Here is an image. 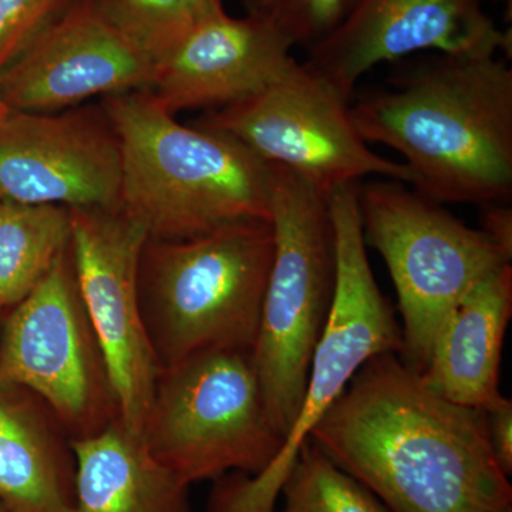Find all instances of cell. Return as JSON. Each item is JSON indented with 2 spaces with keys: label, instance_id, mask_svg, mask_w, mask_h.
Here are the masks:
<instances>
[{
  "label": "cell",
  "instance_id": "1",
  "mask_svg": "<svg viewBox=\"0 0 512 512\" xmlns=\"http://www.w3.org/2000/svg\"><path fill=\"white\" fill-rule=\"evenodd\" d=\"M309 439L389 511L512 507L483 410L431 392L397 353L367 360Z\"/></svg>",
  "mask_w": 512,
  "mask_h": 512
},
{
  "label": "cell",
  "instance_id": "2",
  "mask_svg": "<svg viewBox=\"0 0 512 512\" xmlns=\"http://www.w3.org/2000/svg\"><path fill=\"white\" fill-rule=\"evenodd\" d=\"M392 87L350 104L363 140L402 154L414 190L439 202L512 194V69L497 56L430 53Z\"/></svg>",
  "mask_w": 512,
  "mask_h": 512
},
{
  "label": "cell",
  "instance_id": "3",
  "mask_svg": "<svg viewBox=\"0 0 512 512\" xmlns=\"http://www.w3.org/2000/svg\"><path fill=\"white\" fill-rule=\"evenodd\" d=\"M103 110L121 147L119 210L148 239L271 221L276 167L235 138L178 123L150 90L106 97Z\"/></svg>",
  "mask_w": 512,
  "mask_h": 512
},
{
  "label": "cell",
  "instance_id": "4",
  "mask_svg": "<svg viewBox=\"0 0 512 512\" xmlns=\"http://www.w3.org/2000/svg\"><path fill=\"white\" fill-rule=\"evenodd\" d=\"M274 258L271 222L180 241L147 239L138 288L161 369L207 350L252 352Z\"/></svg>",
  "mask_w": 512,
  "mask_h": 512
},
{
  "label": "cell",
  "instance_id": "5",
  "mask_svg": "<svg viewBox=\"0 0 512 512\" xmlns=\"http://www.w3.org/2000/svg\"><path fill=\"white\" fill-rule=\"evenodd\" d=\"M329 197L276 167L269 221L274 258L251 355L266 410L285 439L301 410L313 352L335 295Z\"/></svg>",
  "mask_w": 512,
  "mask_h": 512
},
{
  "label": "cell",
  "instance_id": "6",
  "mask_svg": "<svg viewBox=\"0 0 512 512\" xmlns=\"http://www.w3.org/2000/svg\"><path fill=\"white\" fill-rule=\"evenodd\" d=\"M357 185L330 194L336 242V286L328 322L313 352L302 406L271 466L258 476L218 478L208 512H275L299 448L342 396L367 360L402 349V326L377 285L367 259Z\"/></svg>",
  "mask_w": 512,
  "mask_h": 512
},
{
  "label": "cell",
  "instance_id": "7",
  "mask_svg": "<svg viewBox=\"0 0 512 512\" xmlns=\"http://www.w3.org/2000/svg\"><path fill=\"white\" fill-rule=\"evenodd\" d=\"M357 204L366 247L382 256L396 288L403 320L397 356L421 376L447 316L477 282L512 259L481 229L402 181L359 183Z\"/></svg>",
  "mask_w": 512,
  "mask_h": 512
},
{
  "label": "cell",
  "instance_id": "8",
  "mask_svg": "<svg viewBox=\"0 0 512 512\" xmlns=\"http://www.w3.org/2000/svg\"><path fill=\"white\" fill-rule=\"evenodd\" d=\"M251 353L207 350L160 370L141 436L188 485L229 471L258 476L284 446Z\"/></svg>",
  "mask_w": 512,
  "mask_h": 512
},
{
  "label": "cell",
  "instance_id": "9",
  "mask_svg": "<svg viewBox=\"0 0 512 512\" xmlns=\"http://www.w3.org/2000/svg\"><path fill=\"white\" fill-rule=\"evenodd\" d=\"M0 386L35 394L70 440L94 436L119 419L109 370L77 288L70 245L13 306L0 342Z\"/></svg>",
  "mask_w": 512,
  "mask_h": 512
},
{
  "label": "cell",
  "instance_id": "10",
  "mask_svg": "<svg viewBox=\"0 0 512 512\" xmlns=\"http://www.w3.org/2000/svg\"><path fill=\"white\" fill-rule=\"evenodd\" d=\"M197 126L235 138L325 195L367 177L414 184L406 164L387 160L363 140L350 101L302 63L251 99L212 110Z\"/></svg>",
  "mask_w": 512,
  "mask_h": 512
},
{
  "label": "cell",
  "instance_id": "11",
  "mask_svg": "<svg viewBox=\"0 0 512 512\" xmlns=\"http://www.w3.org/2000/svg\"><path fill=\"white\" fill-rule=\"evenodd\" d=\"M70 224L77 288L109 370L119 419L141 434L161 370L138 288L147 232L119 208H73Z\"/></svg>",
  "mask_w": 512,
  "mask_h": 512
},
{
  "label": "cell",
  "instance_id": "12",
  "mask_svg": "<svg viewBox=\"0 0 512 512\" xmlns=\"http://www.w3.org/2000/svg\"><path fill=\"white\" fill-rule=\"evenodd\" d=\"M511 49V30L498 28L481 0H356L302 64L350 101L359 80L380 63L424 52L511 56Z\"/></svg>",
  "mask_w": 512,
  "mask_h": 512
},
{
  "label": "cell",
  "instance_id": "13",
  "mask_svg": "<svg viewBox=\"0 0 512 512\" xmlns=\"http://www.w3.org/2000/svg\"><path fill=\"white\" fill-rule=\"evenodd\" d=\"M120 190V141L104 110L0 120V200L117 210Z\"/></svg>",
  "mask_w": 512,
  "mask_h": 512
},
{
  "label": "cell",
  "instance_id": "14",
  "mask_svg": "<svg viewBox=\"0 0 512 512\" xmlns=\"http://www.w3.org/2000/svg\"><path fill=\"white\" fill-rule=\"evenodd\" d=\"M156 73L90 0H74L0 73V94L10 110L56 113L94 96L150 90Z\"/></svg>",
  "mask_w": 512,
  "mask_h": 512
},
{
  "label": "cell",
  "instance_id": "15",
  "mask_svg": "<svg viewBox=\"0 0 512 512\" xmlns=\"http://www.w3.org/2000/svg\"><path fill=\"white\" fill-rule=\"evenodd\" d=\"M292 43L274 25L227 13L198 20L157 67L150 92L168 113L220 110L293 72Z\"/></svg>",
  "mask_w": 512,
  "mask_h": 512
},
{
  "label": "cell",
  "instance_id": "16",
  "mask_svg": "<svg viewBox=\"0 0 512 512\" xmlns=\"http://www.w3.org/2000/svg\"><path fill=\"white\" fill-rule=\"evenodd\" d=\"M512 315V266L484 276L440 326L420 379L448 402L485 410L503 397L501 352Z\"/></svg>",
  "mask_w": 512,
  "mask_h": 512
},
{
  "label": "cell",
  "instance_id": "17",
  "mask_svg": "<svg viewBox=\"0 0 512 512\" xmlns=\"http://www.w3.org/2000/svg\"><path fill=\"white\" fill-rule=\"evenodd\" d=\"M70 439L42 400L0 386V504L10 512H74Z\"/></svg>",
  "mask_w": 512,
  "mask_h": 512
},
{
  "label": "cell",
  "instance_id": "18",
  "mask_svg": "<svg viewBox=\"0 0 512 512\" xmlns=\"http://www.w3.org/2000/svg\"><path fill=\"white\" fill-rule=\"evenodd\" d=\"M70 447L74 512H192L190 485L120 419L94 436L70 440Z\"/></svg>",
  "mask_w": 512,
  "mask_h": 512
},
{
  "label": "cell",
  "instance_id": "19",
  "mask_svg": "<svg viewBox=\"0 0 512 512\" xmlns=\"http://www.w3.org/2000/svg\"><path fill=\"white\" fill-rule=\"evenodd\" d=\"M70 210L0 200V306L18 305L70 245Z\"/></svg>",
  "mask_w": 512,
  "mask_h": 512
},
{
  "label": "cell",
  "instance_id": "20",
  "mask_svg": "<svg viewBox=\"0 0 512 512\" xmlns=\"http://www.w3.org/2000/svg\"><path fill=\"white\" fill-rule=\"evenodd\" d=\"M282 512H389L369 488L343 471L311 439L282 485Z\"/></svg>",
  "mask_w": 512,
  "mask_h": 512
},
{
  "label": "cell",
  "instance_id": "21",
  "mask_svg": "<svg viewBox=\"0 0 512 512\" xmlns=\"http://www.w3.org/2000/svg\"><path fill=\"white\" fill-rule=\"evenodd\" d=\"M90 3L156 70L195 23L184 0H90Z\"/></svg>",
  "mask_w": 512,
  "mask_h": 512
},
{
  "label": "cell",
  "instance_id": "22",
  "mask_svg": "<svg viewBox=\"0 0 512 512\" xmlns=\"http://www.w3.org/2000/svg\"><path fill=\"white\" fill-rule=\"evenodd\" d=\"M247 15L265 20L293 47L315 46L345 19L356 0H242Z\"/></svg>",
  "mask_w": 512,
  "mask_h": 512
},
{
  "label": "cell",
  "instance_id": "23",
  "mask_svg": "<svg viewBox=\"0 0 512 512\" xmlns=\"http://www.w3.org/2000/svg\"><path fill=\"white\" fill-rule=\"evenodd\" d=\"M74 0H0V73Z\"/></svg>",
  "mask_w": 512,
  "mask_h": 512
},
{
  "label": "cell",
  "instance_id": "24",
  "mask_svg": "<svg viewBox=\"0 0 512 512\" xmlns=\"http://www.w3.org/2000/svg\"><path fill=\"white\" fill-rule=\"evenodd\" d=\"M487 434L495 460L508 477L512 473V402L501 397L485 410Z\"/></svg>",
  "mask_w": 512,
  "mask_h": 512
},
{
  "label": "cell",
  "instance_id": "25",
  "mask_svg": "<svg viewBox=\"0 0 512 512\" xmlns=\"http://www.w3.org/2000/svg\"><path fill=\"white\" fill-rule=\"evenodd\" d=\"M480 229L512 259V210L507 202L481 205Z\"/></svg>",
  "mask_w": 512,
  "mask_h": 512
},
{
  "label": "cell",
  "instance_id": "26",
  "mask_svg": "<svg viewBox=\"0 0 512 512\" xmlns=\"http://www.w3.org/2000/svg\"><path fill=\"white\" fill-rule=\"evenodd\" d=\"M184 2L195 22L225 12L222 0H184Z\"/></svg>",
  "mask_w": 512,
  "mask_h": 512
},
{
  "label": "cell",
  "instance_id": "27",
  "mask_svg": "<svg viewBox=\"0 0 512 512\" xmlns=\"http://www.w3.org/2000/svg\"><path fill=\"white\" fill-rule=\"evenodd\" d=\"M9 111V107L6 106L5 101L2 99V94H0V120L5 119V117L8 116Z\"/></svg>",
  "mask_w": 512,
  "mask_h": 512
},
{
  "label": "cell",
  "instance_id": "28",
  "mask_svg": "<svg viewBox=\"0 0 512 512\" xmlns=\"http://www.w3.org/2000/svg\"><path fill=\"white\" fill-rule=\"evenodd\" d=\"M497 2L504 3L505 6H508V13H510L511 18L512 0H497Z\"/></svg>",
  "mask_w": 512,
  "mask_h": 512
},
{
  "label": "cell",
  "instance_id": "29",
  "mask_svg": "<svg viewBox=\"0 0 512 512\" xmlns=\"http://www.w3.org/2000/svg\"><path fill=\"white\" fill-rule=\"evenodd\" d=\"M0 512H10V511L6 510V508L3 507L2 504H0Z\"/></svg>",
  "mask_w": 512,
  "mask_h": 512
},
{
  "label": "cell",
  "instance_id": "30",
  "mask_svg": "<svg viewBox=\"0 0 512 512\" xmlns=\"http://www.w3.org/2000/svg\"><path fill=\"white\" fill-rule=\"evenodd\" d=\"M503 512H512V507L507 508V510H505V511H503Z\"/></svg>",
  "mask_w": 512,
  "mask_h": 512
},
{
  "label": "cell",
  "instance_id": "31",
  "mask_svg": "<svg viewBox=\"0 0 512 512\" xmlns=\"http://www.w3.org/2000/svg\"><path fill=\"white\" fill-rule=\"evenodd\" d=\"M2 311H3V308H2V306H0V312H2Z\"/></svg>",
  "mask_w": 512,
  "mask_h": 512
}]
</instances>
